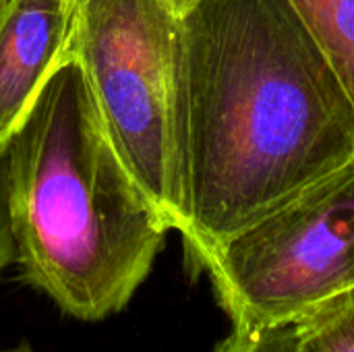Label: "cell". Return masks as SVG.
<instances>
[{
  "label": "cell",
  "mask_w": 354,
  "mask_h": 352,
  "mask_svg": "<svg viewBox=\"0 0 354 352\" xmlns=\"http://www.w3.org/2000/svg\"><path fill=\"white\" fill-rule=\"evenodd\" d=\"M73 2H75V0H73Z\"/></svg>",
  "instance_id": "13"
},
{
  "label": "cell",
  "mask_w": 354,
  "mask_h": 352,
  "mask_svg": "<svg viewBox=\"0 0 354 352\" xmlns=\"http://www.w3.org/2000/svg\"><path fill=\"white\" fill-rule=\"evenodd\" d=\"M212 352H297L292 324L272 328H232Z\"/></svg>",
  "instance_id": "8"
},
{
  "label": "cell",
  "mask_w": 354,
  "mask_h": 352,
  "mask_svg": "<svg viewBox=\"0 0 354 352\" xmlns=\"http://www.w3.org/2000/svg\"><path fill=\"white\" fill-rule=\"evenodd\" d=\"M12 2L15 0H0V25H2V21H4V17H6V12H8Z\"/></svg>",
  "instance_id": "11"
},
{
  "label": "cell",
  "mask_w": 354,
  "mask_h": 352,
  "mask_svg": "<svg viewBox=\"0 0 354 352\" xmlns=\"http://www.w3.org/2000/svg\"><path fill=\"white\" fill-rule=\"evenodd\" d=\"M354 102V0H292Z\"/></svg>",
  "instance_id": "6"
},
{
  "label": "cell",
  "mask_w": 354,
  "mask_h": 352,
  "mask_svg": "<svg viewBox=\"0 0 354 352\" xmlns=\"http://www.w3.org/2000/svg\"><path fill=\"white\" fill-rule=\"evenodd\" d=\"M172 8H174V12H178V15H183L185 10H189L193 4H197L199 0H166Z\"/></svg>",
  "instance_id": "10"
},
{
  "label": "cell",
  "mask_w": 354,
  "mask_h": 352,
  "mask_svg": "<svg viewBox=\"0 0 354 352\" xmlns=\"http://www.w3.org/2000/svg\"><path fill=\"white\" fill-rule=\"evenodd\" d=\"M4 156L21 278L81 322L127 309L170 226L112 145L77 58L56 62Z\"/></svg>",
  "instance_id": "2"
},
{
  "label": "cell",
  "mask_w": 354,
  "mask_h": 352,
  "mask_svg": "<svg viewBox=\"0 0 354 352\" xmlns=\"http://www.w3.org/2000/svg\"><path fill=\"white\" fill-rule=\"evenodd\" d=\"M292 330L297 352H354V288L305 313Z\"/></svg>",
  "instance_id": "7"
},
{
  "label": "cell",
  "mask_w": 354,
  "mask_h": 352,
  "mask_svg": "<svg viewBox=\"0 0 354 352\" xmlns=\"http://www.w3.org/2000/svg\"><path fill=\"white\" fill-rule=\"evenodd\" d=\"M193 272L209 276L232 328L295 324L354 288V158L216 247Z\"/></svg>",
  "instance_id": "4"
},
{
  "label": "cell",
  "mask_w": 354,
  "mask_h": 352,
  "mask_svg": "<svg viewBox=\"0 0 354 352\" xmlns=\"http://www.w3.org/2000/svg\"><path fill=\"white\" fill-rule=\"evenodd\" d=\"M73 0H15L0 25V149L62 58Z\"/></svg>",
  "instance_id": "5"
},
{
  "label": "cell",
  "mask_w": 354,
  "mask_h": 352,
  "mask_svg": "<svg viewBox=\"0 0 354 352\" xmlns=\"http://www.w3.org/2000/svg\"><path fill=\"white\" fill-rule=\"evenodd\" d=\"M178 33L180 15L166 0H75L64 50L81 64L120 160L176 232Z\"/></svg>",
  "instance_id": "3"
},
{
  "label": "cell",
  "mask_w": 354,
  "mask_h": 352,
  "mask_svg": "<svg viewBox=\"0 0 354 352\" xmlns=\"http://www.w3.org/2000/svg\"><path fill=\"white\" fill-rule=\"evenodd\" d=\"M0 352H35V351H31L27 344H21V346H17V349H10V351H0Z\"/></svg>",
  "instance_id": "12"
},
{
  "label": "cell",
  "mask_w": 354,
  "mask_h": 352,
  "mask_svg": "<svg viewBox=\"0 0 354 352\" xmlns=\"http://www.w3.org/2000/svg\"><path fill=\"white\" fill-rule=\"evenodd\" d=\"M180 228L191 270L354 158V102L292 0H199L180 15Z\"/></svg>",
  "instance_id": "1"
},
{
  "label": "cell",
  "mask_w": 354,
  "mask_h": 352,
  "mask_svg": "<svg viewBox=\"0 0 354 352\" xmlns=\"http://www.w3.org/2000/svg\"><path fill=\"white\" fill-rule=\"evenodd\" d=\"M15 263V239L8 210V168L4 149H0V274Z\"/></svg>",
  "instance_id": "9"
}]
</instances>
